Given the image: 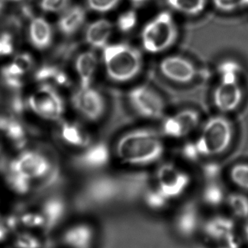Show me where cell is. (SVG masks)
I'll use <instances>...</instances> for the list:
<instances>
[{
    "label": "cell",
    "instance_id": "cell-1",
    "mask_svg": "<svg viewBox=\"0 0 248 248\" xmlns=\"http://www.w3.org/2000/svg\"><path fill=\"white\" fill-rule=\"evenodd\" d=\"M164 137L147 128L130 130L115 143L116 160L127 167L145 168L159 163L165 153Z\"/></svg>",
    "mask_w": 248,
    "mask_h": 248
},
{
    "label": "cell",
    "instance_id": "cell-2",
    "mask_svg": "<svg viewBox=\"0 0 248 248\" xmlns=\"http://www.w3.org/2000/svg\"><path fill=\"white\" fill-rule=\"evenodd\" d=\"M234 139L232 122L227 115L218 113L201 124L183 153L192 160L218 157L230 148Z\"/></svg>",
    "mask_w": 248,
    "mask_h": 248
},
{
    "label": "cell",
    "instance_id": "cell-3",
    "mask_svg": "<svg viewBox=\"0 0 248 248\" xmlns=\"http://www.w3.org/2000/svg\"><path fill=\"white\" fill-rule=\"evenodd\" d=\"M103 62L108 78L116 84L134 81L144 65L141 52L125 43L112 44L103 48Z\"/></svg>",
    "mask_w": 248,
    "mask_h": 248
},
{
    "label": "cell",
    "instance_id": "cell-4",
    "mask_svg": "<svg viewBox=\"0 0 248 248\" xmlns=\"http://www.w3.org/2000/svg\"><path fill=\"white\" fill-rule=\"evenodd\" d=\"M178 37V30L173 16L162 12L149 22L141 32L143 49L151 55H158L170 49Z\"/></svg>",
    "mask_w": 248,
    "mask_h": 248
},
{
    "label": "cell",
    "instance_id": "cell-5",
    "mask_svg": "<svg viewBox=\"0 0 248 248\" xmlns=\"http://www.w3.org/2000/svg\"><path fill=\"white\" fill-rule=\"evenodd\" d=\"M127 100L132 111L141 119L162 120L166 115L165 100L149 84H138L130 89L127 93Z\"/></svg>",
    "mask_w": 248,
    "mask_h": 248
},
{
    "label": "cell",
    "instance_id": "cell-6",
    "mask_svg": "<svg viewBox=\"0 0 248 248\" xmlns=\"http://www.w3.org/2000/svg\"><path fill=\"white\" fill-rule=\"evenodd\" d=\"M154 182V187L172 201L186 193L192 185V178L187 169L179 163L164 162L157 167Z\"/></svg>",
    "mask_w": 248,
    "mask_h": 248
},
{
    "label": "cell",
    "instance_id": "cell-7",
    "mask_svg": "<svg viewBox=\"0 0 248 248\" xmlns=\"http://www.w3.org/2000/svg\"><path fill=\"white\" fill-rule=\"evenodd\" d=\"M202 123V116L198 110L182 109L162 119L161 134L170 140H184L194 135Z\"/></svg>",
    "mask_w": 248,
    "mask_h": 248
},
{
    "label": "cell",
    "instance_id": "cell-8",
    "mask_svg": "<svg viewBox=\"0 0 248 248\" xmlns=\"http://www.w3.org/2000/svg\"><path fill=\"white\" fill-rule=\"evenodd\" d=\"M29 107L36 116L47 120H58L64 112L62 97L55 89L48 85L29 97Z\"/></svg>",
    "mask_w": 248,
    "mask_h": 248
},
{
    "label": "cell",
    "instance_id": "cell-9",
    "mask_svg": "<svg viewBox=\"0 0 248 248\" xmlns=\"http://www.w3.org/2000/svg\"><path fill=\"white\" fill-rule=\"evenodd\" d=\"M159 71L165 79L177 84H190L198 78L196 64L182 55H168L159 62Z\"/></svg>",
    "mask_w": 248,
    "mask_h": 248
},
{
    "label": "cell",
    "instance_id": "cell-10",
    "mask_svg": "<svg viewBox=\"0 0 248 248\" xmlns=\"http://www.w3.org/2000/svg\"><path fill=\"white\" fill-rule=\"evenodd\" d=\"M73 103L80 114L90 122L102 119L107 107L103 94L92 87L80 88L73 97Z\"/></svg>",
    "mask_w": 248,
    "mask_h": 248
},
{
    "label": "cell",
    "instance_id": "cell-11",
    "mask_svg": "<svg viewBox=\"0 0 248 248\" xmlns=\"http://www.w3.org/2000/svg\"><path fill=\"white\" fill-rule=\"evenodd\" d=\"M50 170L49 160L37 152L22 153L10 164V171L21 175L27 179H39L46 176Z\"/></svg>",
    "mask_w": 248,
    "mask_h": 248
},
{
    "label": "cell",
    "instance_id": "cell-12",
    "mask_svg": "<svg viewBox=\"0 0 248 248\" xmlns=\"http://www.w3.org/2000/svg\"><path fill=\"white\" fill-rule=\"evenodd\" d=\"M244 93L240 82L218 81L212 94V101L220 114L227 115L241 106Z\"/></svg>",
    "mask_w": 248,
    "mask_h": 248
},
{
    "label": "cell",
    "instance_id": "cell-13",
    "mask_svg": "<svg viewBox=\"0 0 248 248\" xmlns=\"http://www.w3.org/2000/svg\"><path fill=\"white\" fill-rule=\"evenodd\" d=\"M202 222L198 207L192 203L187 204L175 217V230L182 237L189 238L200 231Z\"/></svg>",
    "mask_w": 248,
    "mask_h": 248
},
{
    "label": "cell",
    "instance_id": "cell-14",
    "mask_svg": "<svg viewBox=\"0 0 248 248\" xmlns=\"http://www.w3.org/2000/svg\"><path fill=\"white\" fill-rule=\"evenodd\" d=\"M235 223L228 216L218 215L211 217L202 222L200 231L210 241L220 242L234 234Z\"/></svg>",
    "mask_w": 248,
    "mask_h": 248
},
{
    "label": "cell",
    "instance_id": "cell-15",
    "mask_svg": "<svg viewBox=\"0 0 248 248\" xmlns=\"http://www.w3.org/2000/svg\"><path fill=\"white\" fill-rule=\"evenodd\" d=\"M29 38L33 47L44 50L50 46L53 39V31L50 23L42 17H35L31 20Z\"/></svg>",
    "mask_w": 248,
    "mask_h": 248
},
{
    "label": "cell",
    "instance_id": "cell-16",
    "mask_svg": "<svg viewBox=\"0 0 248 248\" xmlns=\"http://www.w3.org/2000/svg\"><path fill=\"white\" fill-rule=\"evenodd\" d=\"M113 31L112 23L106 19H99L90 23L84 33L85 41L90 46L102 49L109 45Z\"/></svg>",
    "mask_w": 248,
    "mask_h": 248
},
{
    "label": "cell",
    "instance_id": "cell-17",
    "mask_svg": "<svg viewBox=\"0 0 248 248\" xmlns=\"http://www.w3.org/2000/svg\"><path fill=\"white\" fill-rule=\"evenodd\" d=\"M99 67V60L94 52L86 51L78 55L75 62V68L80 82V88L91 87L93 78Z\"/></svg>",
    "mask_w": 248,
    "mask_h": 248
},
{
    "label": "cell",
    "instance_id": "cell-18",
    "mask_svg": "<svg viewBox=\"0 0 248 248\" xmlns=\"http://www.w3.org/2000/svg\"><path fill=\"white\" fill-rule=\"evenodd\" d=\"M86 19L85 10L81 6L68 7L62 12L58 21L60 31L66 36L77 33L83 26Z\"/></svg>",
    "mask_w": 248,
    "mask_h": 248
},
{
    "label": "cell",
    "instance_id": "cell-19",
    "mask_svg": "<svg viewBox=\"0 0 248 248\" xmlns=\"http://www.w3.org/2000/svg\"><path fill=\"white\" fill-rule=\"evenodd\" d=\"M94 232L90 226L79 224L68 228L63 235V242L70 248H90Z\"/></svg>",
    "mask_w": 248,
    "mask_h": 248
},
{
    "label": "cell",
    "instance_id": "cell-20",
    "mask_svg": "<svg viewBox=\"0 0 248 248\" xmlns=\"http://www.w3.org/2000/svg\"><path fill=\"white\" fill-rule=\"evenodd\" d=\"M66 211V205L61 198L48 199L42 208V215L45 220V227L52 229L60 222Z\"/></svg>",
    "mask_w": 248,
    "mask_h": 248
},
{
    "label": "cell",
    "instance_id": "cell-21",
    "mask_svg": "<svg viewBox=\"0 0 248 248\" xmlns=\"http://www.w3.org/2000/svg\"><path fill=\"white\" fill-rule=\"evenodd\" d=\"M61 137L64 141L74 147H87L90 144L88 134L76 124L65 123L61 130Z\"/></svg>",
    "mask_w": 248,
    "mask_h": 248
},
{
    "label": "cell",
    "instance_id": "cell-22",
    "mask_svg": "<svg viewBox=\"0 0 248 248\" xmlns=\"http://www.w3.org/2000/svg\"><path fill=\"white\" fill-rule=\"evenodd\" d=\"M107 150L101 144L93 146L77 158V164L84 168H96L104 164L107 159Z\"/></svg>",
    "mask_w": 248,
    "mask_h": 248
},
{
    "label": "cell",
    "instance_id": "cell-23",
    "mask_svg": "<svg viewBox=\"0 0 248 248\" xmlns=\"http://www.w3.org/2000/svg\"><path fill=\"white\" fill-rule=\"evenodd\" d=\"M216 74L221 82H240L242 66L234 60H224L217 65Z\"/></svg>",
    "mask_w": 248,
    "mask_h": 248
},
{
    "label": "cell",
    "instance_id": "cell-24",
    "mask_svg": "<svg viewBox=\"0 0 248 248\" xmlns=\"http://www.w3.org/2000/svg\"><path fill=\"white\" fill-rule=\"evenodd\" d=\"M224 205L234 218L248 219V197L244 194H227Z\"/></svg>",
    "mask_w": 248,
    "mask_h": 248
},
{
    "label": "cell",
    "instance_id": "cell-25",
    "mask_svg": "<svg viewBox=\"0 0 248 248\" xmlns=\"http://www.w3.org/2000/svg\"><path fill=\"white\" fill-rule=\"evenodd\" d=\"M227 195L221 186L216 184H211L202 191L201 199L204 205L215 208L224 205Z\"/></svg>",
    "mask_w": 248,
    "mask_h": 248
},
{
    "label": "cell",
    "instance_id": "cell-26",
    "mask_svg": "<svg viewBox=\"0 0 248 248\" xmlns=\"http://www.w3.org/2000/svg\"><path fill=\"white\" fill-rule=\"evenodd\" d=\"M173 10L183 14L196 16L205 9L206 0H166Z\"/></svg>",
    "mask_w": 248,
    "mask_h": 248
},
{
    "label": "cell",
    "instance_id": "cell-27",
    "mask_svg": "<svg viewBox=\"0 0 248 248\" xmlns=\"http://www.w3.org/2000/svg\"><path fill=\"white\" fill-rule=\"evenodd\" d=\"M229 179L234 186L248 192V163H239L231 166Z\"/></svg>",
    "mask_w": 248,
    "mask_h": 248
},
{
    "label": "cell",
    "instance_id": "cell-28",
    "mask_svg": "<svg viewBox=\"0 0 248 248\" xmlns=\"http://www.w3.org/2000/svg\"><path fill=\"white\" fill-rule=\"evenodd\" d=\"M0 129L4 131L6 135L16 143H23L24 141V130L16 121L0 119Z\"/></svg>",
    "mask_w": 248,
    "mask_h": 248
},
{
    "label": "cell",
    "instance_id": "cell-29",
    "mask_svg": "<svg viewBox=\"0 0 248 248\" xmlns=\"http://www.w3.org/2000/svg\"><path fill=\"white\" fill-rule=\"evenodd\" d=\"M164 195L156 188L153 187L146 192L144 196V202L146 205L152 211H162L167 207L170 202Z\"/></svg>",
    "mask_w": 248,
    "mask_h": 248
},
{
    "label": "cell",
    "instance_id": "cell-30",
    "mask_svg": "<svg viewBox=\"0 0 248 248\" xmlns=\"http://www.w3.org/2000/svg\"><path fill=\"white\" fill-rule=\"evenodd\" d=\"M30 179L17 174L14 172L10 171L7 176V184L16 193L23 194L27 193L29 192L31 186Z\"/></svg>",
    "mask_w": 248,
    "mask_h": 248
},
{
    "label": "cell",
    "instance_id": "cell-31",
    "mask_svg": "<svg viewBox=\"0 0 248 248\" xmlns=\"http://www.w3.org/2000/svg\"><path fill=\"white\" fill-rule=\"evenodd\" d=\"M15 246L17 248H41L42 243L33 234L22 232L15 239Z\"/></svg>",
    "mask_w": 248,
    "mask_h": 248
},
{
    "label": "cell",
    "instance_id": "cell-32",
    "mask_svg": "<svg viewBox=\"0 0 248 248\" xmlns=\"http://www.w3.org/2000/svg\"><path fill=\"white\" fill-rule=\"evenodd\" d=\"M19 222L29 228H39L45 226V218L42 214L39 213H26L20 217Z\"/></svg>",
    "mask_w": 248,
    "mask_h": 248
},
{
    "label": "cell",
    "instance_id": "cell-33",
    "mask_svg": "<svg viewBox=\"0 0 248 248\" xmlns=\"http://www.w3.org/2000/svg\"><path fill=\"white\" fill-rule=\"evenodd\" d=\"M136 23L137 14L133 10H128L118 17L117 26L121 31H130L135 27Z\"/></svg>",
    "mask_w": 248,
    "mask_h": 248
},
{
    "label": "cell",
    "instance_id": "cell-34",
    "mask_svg": "<svg viewBox=\"0 0 248 248\" xmlns=\"http://www.w3.org/2000/svg\"><path fill=\"white\" fill-rule=\"evenodd\" d=\"M71 0H41L40 8L46 13H57L68 8Z\"/></svg>",
    "mask_w": 248,
    "mask_h": 248
},
{
    "label": "cell",
    "instance_id": "cell-35",
    "mask_svg": "<svg viewBox=\"0 0 248 248\" xmlns=\"http://www.w3.org/2000/svg\"><path fill=\"white\" fill-rule=\"evenodd\" d=\"M120 0H87L89 8L97 13H107L113 10Z\"/></svg>",
    "mask_w": 248,
    "mask_h": 248
},
{
    "label": "cell",
    "instance_id": "cell-36",
    "mask_svg": "<svg viewBox=\"0 0 248 248\" xmlns=\"http://www.w3.org/2000/svg\"><path fill=\"white\" fill-rule=\"evenodd\" d=\"M248 0H213L214 5L222 11L230 12L247 5Z\"/></svg>",
    "mask_w": 248,
    "mask_h": 248
},
{
    "label": "cell",
    "instance_id": "cell-37",
    "mask_svg": "<svg viewBox=\"0 0 248 248\" xmlns=\"http://www.w3.org/2000/svg\"><path fill=\"white\" fill-rule=\"evenodd\" d=\"M14 50V42L11 35L7 33L0 34V57L8 56Z\"/></svg>",
    "mask_w": 248,
    "mask_h": 248
},
{
    "label": "cell",
    "instance_id": "cell-38",
    "mask_svg": "<svg viewBox=\"0 0 248 248\" xmlns=\"http://www.w3.org/2000/svg\"><path fill=\"white\" fill-rule=\"evenodd\" d=\"M13 62L16 64L26 74L33 66V59L29 54H19L16 57Z\"/></svg>",
    "mask_w": 248,
    "mask_h": 248
},
{
    "label": "cell",
    "instance_id": "cell-39",
    "mask_svg": "<svg viewBox=\"0 0 248 248\" xmlns=\"http://www.w3.org/2000/svg\"><path fill=\"white\" fill-rule=\"evenodd\" d=\"M7 227L5 225L0 222V243L7 237Z\"/></svg>",
    "mask_w": 248,
    "mask_h": 248
},
{
    "label": "cell",
    "instance_id": "cell-40",
    "mask_svg": "<svg viewBox=\"0 0 248 248\" xmlns=\"http://www.w3.org/2000/svg\"><path fill=\"white\" fill-rule=\"evenodd\" d=\"M244 236L245 239H246V242H247L248 244V222L244 227Z\"/></svg>",
    "mask_w": 248,
    "mask_h": 248
},
{
    "label": "cell",
    "instance_id": "cell-41",
    "mask_svg": "<svg viewBox=\"0 0 248 248\" xmlns=\"http://www.w3.org/2000/svg\"><path fill=\"white\" fill-rule=\"evenodd\" d=\"M5 1L6 0H0V13L2 12L3 9H4Z\"/></svg>",
    "mask_w": 248,
    "mask_h": 248
},
{
    "label": "cell",
    "instance_id": "cell-42",
    "mask_svg": "<svg viewBox=\"0 0 248 248\" xmlns=\"http://www.w3.org/2000/svg\"><path fill=\"white\" fill-rule=\"evenodd\" d=\"M132 1H134V2H143V1H147V0H132Z\"/></svg>",
    "mask_w": 248,
    "mask_h": 248
},
{
    "label": "cell",
    "instance_id": "cell-43",
    "mask_svg": "<svg viewBox=\"0 0 248 248\" xmlns=\"http://www.w3.org/2000/svg\"><path fill=\"white\" fill-rule=\"evenodd\" d=\"M10 1H20V0H10Z\"/></svg>",
    "mask_w": 248,
    "mask_h": 248
},
{
    "label": "cell",
    "instance_id": "cell-44",
    "mask_svg": "<svg viewBox=\"0 0 248 248\" xmlns=\"http://www.w3.org/2000/svg\"><path fill=\"white\" fill-rule=\"evenodd\" d=\"M1 147H0V155H1Z\"/></svg>",
    "mask_w": 248,
    "mask_h": 248
},
{
    "label": "cell",
    "instance_id": "cell-45",
    "mask_svg": "<svg viewBox=\"0 0 248 248\" xmlns=\"http://www.w3.org/2000/svg\"><path fill=\"white\" fill-rule=\"evenodd\" d=\"M247 6H248V2H247Z\"/></svg>",
    "mask_w": 248,
    "mask_h": 248
}]
</instances>
